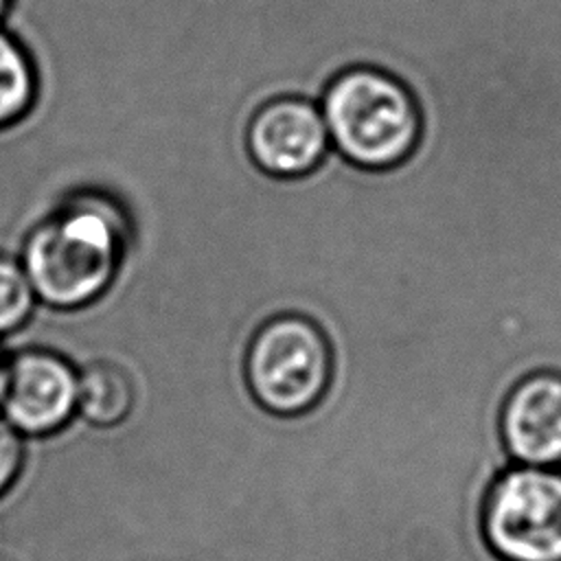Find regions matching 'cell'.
I'll return each mask as SVG.
<instances>
[{"label": "cell", "instance_id": "cell-1", "mask_svg": "<svg viewBox=\"0 0 561 561\" xmlns=\"http://www.w3.org/2000/svg\"><path fill=\"white\" fill-rule=\"evenodd\" d=\"M129 219L105 193L79 191L39 221L24 243V274L35 298L55 309H79L105 294L118 274Z\"/></svg>", "mask_w": 561, "mask_h": 561}, {"label": "cell", "instance_id": "cell-2", "mask_svg": "<svg viewBox=\"0 0 561 561\" xmlns=\"http://www.w3.org/2000/svg\"><path fill=\"white\" fill-rule=\"evenodd\" d=\"M318 105L331 149L353 167L394 169L419 145L421 114L412 92L379 68L351 66L337 72Z\"/></svg>", "mask_w": 561, "mask_h": 561}, {"label": "cell", "instance_id": "cell-3", "mask_svg": "<svg viewBox=\"0 0 561 561\" xmlns=\"http://www.w3.org/2000/svg\"><path fill=\"white\" fill-rule=\"evenodd\" d=\"M333 346L309 316L280 313L263 322L245 353V381L256 403L278 416L313 412L333 383Z\"/></svg>", "mask_w": 561, "mask_h": 561}, {"label": "cell", "instance_id": "cell-4", "mask_svg": "<svg viewBox=\"0 0 561 561\" xmlns=\"http://www.w3.org/2000/svg\"><path fill=\"white\" fill-rule=\"evenodd\" d=\"M480 537L495 561H561V467L508 465L482 500Z\"/></svg>", "mask_w": 561, "mask_h": 561}, {"label": "cell", "instance_id": "cell-5", "mask_svg": "<svg viewBox=\"0 0 561 561\" xmlns=\"http://www.w3.org/2000/svg\"><path fill=\"white\" fill-rule=\"evenodd\" d=\"M245 149L259 171L274 180L311 175L331 149L318 101L278 94L259 103L245 125Z\"/></svg>", "mask_w": 561, "mask_h": 561}, {"label": "cell", "instance_id": "cell-6", "mask_svg": "<svg viewBox=\"0 0 561 561\" xmlns=\"http://www.w3.org/2000/svg\"><path fill=\"white\" fill-rule=\"evenodd\" d=\"M77 399L79 373L66 357L28 348L7 359L0 410L15 432L28 436L59 432L77 412Z\"/></svg>", "mask_w": 561, "mask_h": 561}, {"label": "cell", "instance_id": "cell-7", "mask_svg": "<svg viewBox=\"0 0 561 561\" xmlns=\"http://www.w3.org/2000/svg\"><path fill=\"white\" fill-rule=\"evenodd\" d=\"M497 432L511 465L561 467V373L522 377L500 408Z\"/></svg>", "mask_w": 561, "mask_h": 561}, {"label": "cell", "instance_id": "cell-8", "mask_svg": "<svg viewBox=\"0 0 561 561\" xmlns=\"http://www.w3.org/2000/svg\"><path fill=\"white\" fill-rule=\"evenodd\" d=\"M136 386L114 362H92L79 373L77 412L94 427H116L134 410Z\"/></svg>", "mask_w": 561, "mask_h": 561}, {"label": "cell", "instance_id": "cell-9", "mask_svg": "<svg viewBox=\"0 0 561 561\" xmlns=\"http://www.w3.org/2000/svg\"><path fill=\"white\" fill-rule=\"evenodd\" d=\"M39 99V75L28 46L0 26V131L22 123Z\"/></svg>", "mask_w": 561, "mask_h": 561}, {"label": "cell", "instance_id": "cell-10", "mask_svg": "<svg viewBox=\"0 0 561 561\" xmlns=\"http://www.w3.org/2000/svg\"><path fill=\"white\" fill-rule=\"evenodd\" d=\"M541 46H543V61H546V77L550 88V101L557 116L559 127V162H561V0H533Z\"/></svg>", "mask_w": 561, "mask_h": 561}, {"label": "cell", "instance_id": "cell-11", "mask_svg": "<svg viewBox=\"0 0 561 561\" xmlns=\"http://www.w3.org/2000/svg\"><path fill=\"white\" fill-rule=\"evenodd\" d=\"M35 300L24 267L0 254V335L18 331L31 318Z\"/></svg>", "mask_w": 561, "mask_h": 561}, {"label": "cell", "instance_id": "cell-12", "mask_svg": "<svg viewBox=\"0 0 561 561\" xmlns=\"http://www.w3.org/2000/svg\"><path fill=\"white\" fill-rule=\"evenodd\" d=\"M24 462L22 434L15 432L0 416V495H4L18 480Z\"/></svg>", "mask_w": 561, "mask_h": 561}, {"label": "cell", "instance_id": "cell-13", "mask_svg": "<svg viewBox=\"0 0 561 561\" xmlns=\"http://www.w3.org/2000/svg\"><path fill=\"white\" fill-rule=\"evenodd\" d=\"M13 4H15V0H0V26L7 24V20L13 11Z\"/></svg>", "mask_w": 561, "mask_h": 561}, {"label": "cell", "instance_id": "cell-14", "mask_svg": "<svg viewBox=\"0 0 561 561\" xmlns=\"http://www.w3.org/2000/svg\"><path fill=\"white\" fill-rule=\"evenodd\" d=\"M4 381H7V359L0 353V397H2V390H4Z\"/></svg>", "mask_w": 561, "mask_h": 561}, {"label": "cell", "instance_id": "cell-15", "mask_svg": "<svg viewBox=\"0 0 561 561\" xmlns=\"http://www.w3.org/2000/svg\"><path fill=\"white\" fill-rule=\"evenodd\" d=\"M0 561H13L11 557H7V554H0Z\"/></svg>", "mask_w": 561, "mask_h": 561}]
</instances>
